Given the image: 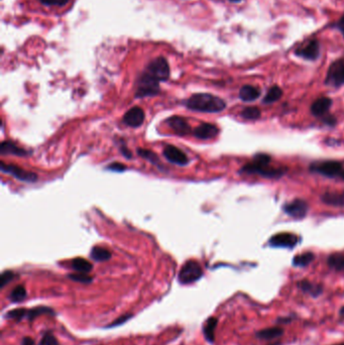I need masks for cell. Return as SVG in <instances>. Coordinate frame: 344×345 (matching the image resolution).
Segmentation results:
<instances>
[{"label":"cell","mask_w":344,"mask_h":345,"mask_svg":"<svg viewBox=\"0 0 344 345\" xmlns=\"http://www.w3.org/2000/svg\"><path fill=\"white\" fill-rule=\"evenodd\" d=\"M314 258H315V254L313 252H307L300 254L294 256L292 264L294 266H297V268H304V266H307L308 264H310L314 260Z\"/></svg>","instance_id":"obj_25"},{"label":"cell","mask_w":344,"mask_h":345,"mask_svg":"<svg viewBox=\"0 0 344 345\" xmlns=\"http://www.w3.org/2000/svg\"><path fill=\"white\" fill-rule=\"evenodd\" d=\"M229 2H232V4H238V2H240L242 0H229Z\"/></svg>","instance_id":"obj_43"},{"label":"cell","mask_w":344,"mask_h":345,"mask_svg":"<svg viewBox=\"0 0 344 345\" xmlns=\"http://www.w3.org/2000/svg\"><path fill=\"white\" fill-rule=\"evenodd\" d=\"M16 278V274L12 270H6L2 274V276H0V288L4 289V288L14 278Z\"/></svg>","instance_id":"obj_35"},{"label":"cell","mask_w":344,"mask_h":345,"mask_svg":"<svg viewBox=\"0 0 344 345\" xmlns=\"http://www.w3.org/2000/svg\"><path fill=\"white\" fill-rule=\"evenodd\" d=\"M138 154H140L142 158H146V160H150V162H152L154 164H158V156H156L154 152H150V150H142V148H140V150H138Z\"/></svg>","instance_id":"obj_36"},{"label":"cell","mask_w":344,"mask_h":345,"mask_svg":"<svg viewBox=\"0 0 344 345\" xmlns=\"http://www.w3.org/2000/svg\"><path fill=\"white\" fill-rule=\"evenodd\" d=\"M28 316V309L24 308H18V309H14L8 311L6 314V318L10 319V320H14L16 322H20L22 320H24V318H26Z\"/></svg>","instance_id":"obj_31"},{"label":"cell","mask_w":344,"mask_h":345,"mask_svg":"<svg viewBox=\"0 0 344 345\" xmlns=\"http://www.w3.org/2000/svg\"><path fill=\"white\" fill-rule=\"evenodd\" d=\"M146 72L150 74L160 82L164 81L170 77V68H168V62L164 59V58H158V59L154 60L148 66Z\"/></svg>","instance_id":"obj_10"},{"label":"cell","mask_w":344,"mask_h":345,"mask_svg":"<svg viewBox=\"0 0 344 345\" xmlns=\"http://www.w3.org/2000/svg\"><path fill=\"white\" fill-rule=\"evenodd\" d=\"M217 325H218V319L215 317H210L206 320L203 326L204 337L209 343H213L215 340V329Z\"/></svg>","instance_id":"obj_20"},{"label":"cell","mask_w":344,"mask_h":345,"mask_svg":"<svg viewBox=\"0 0 344 345\" xmlns=\"http://www.w3.org/2000/svg\"><path fill=\"white\" fill-rule=\"evenodd\" d=\"M144 122V112L138 107L134 106L130 108L124 116V122L130 128H138Z\"/></svg>","instance_id":"obj_13"},{"label":"cell","mask_w":344,"mask_h":345,"mask_svg":"<svg viewBox=\"0 0 344 345\" xmlns=\"http://www.w3.org/2000/svg\"><path fill=\"white\" fill-rule=\"evenodd\" d=\"M26 296H28V293H26V288L22 284H18L10 292L8 298L12 303H20L24 301Z\"/></svg>","instance_id":"obj_29"},{"label":"cell","mask_w":344,"mask_h":345,"mask_svg":"<svg viewBox=\"0 0 344 345\" xmlns=\"http://www.w3.org/2000/svg\"><path fill=\"white\" fill-rule=\"evenodd\" d=\"M335 28H337L340 32H341V34L343 36V38H344V14L339 18V20L336 22V24H334V26H333Z\"/></svg>","instance_id":"obj_38"},{"label":"cell","mask_w":344,"mask_h":345,"mask_svg":"<svg viewBox=\"0 0 344 345\" xmlns=\"http://www.w3.org/2000/svg\"><path fill=\"white\" fill-rule=\"evenodd\" d=\"M310 170L315 174H319L328 178L340 177L343 170L342 164L337 160H323L314 162L310 166Z\"/></svg>","instance_id":"obj_4"},{"label":"cell","mask_w":344,"mask_h":345,"mask_svg":"<svg viewBox=\"0 0 344 345\" xmlns=\"http://www.w3.org/2000/svg\"><path fill=\"white\" fill-rule=\"evenodd\" d=\"M38 345H60V343L52 331H46L44 333Z\"/></svg>","instance_id":"obj_33"},{"label":"cell","mask_w":344,"mask_h":345,"mask_svg":"<svg viewBox=\"0 0 344 345\" xmlns=\"http://www.w3.org/2000/svg\"><path fill=\"white\" fill-rule=\"evenodd\" d=\"M272 158L266 154H258L254 156L252 162L246 164L242 168V174L260 175L268 179H280L286 172V168H276L270 166Z\"/></svg>","instance_id":"obj_1"},{"label":"cell","mask_w":344,"mask_h":345,"mask_svg":"<svg viewBox=\"0 0 344 345\" xmlns=\"http://www.w3.org/2000/svg\"><path fill=\"white\" fill-rule=\"evenodd\" d=\"M109 170H116V172H122L126 168V166H124L122 164H120V162H113V164H110L109 166H108Z\"/></svg>","instance_id":"obj_39"},{"label":"cell","mask_w":344,"mask_h":345,"mask_svg":"<svg viewBox=\"0 0 344 345\" xmlns=\"http://www.w3.org/2000/svg\"><path fill=\"white\" fill-rule=\"evenodd\" d=\"M321 201L333 207H344V191H327L321 195Z\"/></svg>","instance_id":"obj_17"},{"label":"cell","mask_w":344,"mask_h":345,"mask_svg":"<svg viewBox=\"0 0 344 345\" xmlns=\"http://www.w3.org/2000/svg\"><path fill=\"white\" fill-rule=\"evenodd\" d=\"M38 2L46 8H65L70 0H38Z\"/></svg>","instance_id":"obj_32"},{"label":"cell","mask_w":344,"mask_h":345,"mask_svg":"<svg viewBox=\"0 0 344 345\" xmlns=\"http://www.w3.org/2000/svg\"><path fill=\"white\" fill-rule=\"evenodd\" d=\"M91 258L95 262H107L111 258V252L104 248H101V246H94L91 250Z\"/></svg>","instance_id":"obj_27"},{"label":"cell","mask_w":344,"mask_h":345,"mask_svg":"<svg viewBox=\"0 0 344 345\" xmlns=\"http://www.w3.org/2000/svg\"><path fill=\"white\" fill-rule=\"evenodd\" d=\"M339 316H340L342 319H344V306L340 309V311H339Z\"/></svg>","instance_id":"obj_42"},{"label":"cell","mask_w":344,"mask_h":345,"mask_svg":"<svg viewBox=\"0 0 344 345\" xmlns=\"http://www.w3.org/2000/svg\"><path fill=\"white\" fill-rule=\"evenodd\" d=\"M168 126L173 130L178 136H186L191 132L189 124L181 116H172L166 120Z\"/></svg>","instance_id":"obj_16"},{"label":"cell","mask_w":344,"mask_h":345,"mask_svg":"<svg viewBox=\"0 0 344 345\" xmlns=\"http://www.w3.org/2000/svg\"><path fill=\"white\" fill-rule=\"evenodd\" d=\"M282 335H284V330L280 327L266 328V329L260 330L256 333V337L258 339H264V340H274V339L282 337Z\"/></svg>","instance_id":"obj_21"},{"label":"cell","mask_w":344,"mask_h":345,"mask_svg":"<svg viewBox=\"0 0 344 345\" xmlns=\"http://www.w3.org/2000/svg\"><path fill=\"white\" fill-rule=\"evenodd\" d=\"M202 276L203 270L200 264L196 260H188L182 266L178 276V280L182 284H190L200 280Z\"/></svg>","instance_id":"obj_5"},{"label":"cell","mask_w":344,"mask_h":345,"mask_svg":"<svg viewBox=\"0 0 344 345\" xmlns=\"http://www.w3.org/2000/svg\"><path fill=\"white\" fill-rule=\"evenodd\" d=\"M282 88L276 86V85H274V86L270 87L268 90L266 96L262 99V102L264 104H272V103H274V102L278 101L282 98Z\"/></svg>","instance_id":"obj_26"},{"label":"cell","mask_w":344,"mask_h":345,"mask_svg":"<svg viewBox=\"0 0 344 345\" xmlns=\"http://www.w3.org/2000/svg\"><path fill=\"white\" fill-rule=\"evenodd\" d=\"M324 122L328 126H334L336 124V120L333 116H326L324 120Z\"/></svg>","instance_id":"obj_41"},{"label":"cell","mask_w":344,"mask_h":345,"mask_svg":"<svg viewBox=\"0 0 344 345\" xmlns=\"http://www.w3.org/2000/svg\"><path fill=\"white\" fill-rule=\"evenodd\" d=\"M158 83H160L158 80H156L148 72H144L138 80L136 97L144 98L148 96L156 95L160 91Z\"/></svg>","instance_id":"obj_6"},{"label":"cell","mask_w":344,"mask_h":345,"mask_svg":"<svg viewBox=\"0 0 344 345\" xmlns=\"http://www.w3.org/2000/svg\"><path fill=\"white\" fill-rule=\"evenodd\" d=\"M42 315H52V316H54L56 313L54 311L50 308V307H46V306H38V307H34V308H32V309H28V316H26V319L28 321H34L36 318H38V316H42Z\"/></svg>","instance_id":"obj_22"},{"label":"cell","mask_w":344,"mask_h":345,"mask_svg":"<svg viewBox=\"0 0 344 345\" xmlns=\"http://www.w3.org/2000/svg\"><path fill=\"white\" fill-rule=\"evenodd\" d=\"M282 210L286 214L289 216L300 220L307 216V213L309 211V205L308 203L303 199H295L289 203H286L282 206Z\"/></svg>","instance_id":"obj_8"},{"label":"cell","mask_w":344,"mask_h":345,"mask_svg":"<svg viewBox=\"0 0 344 345\" xmlns=\"http://www.w3.org/2000/svg\"><path fill=\"white\" fill-rule=\"evenodd\" d=\"M164 156L170 162L179 166H185L189 162L186 154L175 146H166L164 150Z\"/></svg>","instance_id":"obj_12"},{"label":"cell","mask_w":344,"mask_h":345,"mask_svg":"<svg viewBox=\"0 0 344 345\" xmlns=\"http://www.w3.org/2000/svg\"><path fill=\"white\" fill-rule=\"evenodd\" d=\"M194 136L199 140H211L218 136L219 128L212 124H201L194 132Z\"/></svg>","instance_id":"obj_15"},{"label":"cell","mask_w":344,"mask_h":345,"mask_svg":"<svg viewBox=\"0 0 344 345\" xmlns=\"http://www.w3.org/2000/svg\"><path fill=\"white\" fill-rule=\"evenodd\" d=\"M0 166H2V170L8 174L12 175L14 178H16L20 181L22 182H28V183H34L38 180V175L34 172H28L18 166L14 164H6L4 162H0Z\"/></svg>","instance_id":"obj_9"},{"label":"cell","mask_w":344,"mask_h":345,"mask_svg":"<svg viewBox=\"0 0 344 345\" xmlns=\"http://www.w3.org/2000/svg\"><path fill=\"white\" fill-rule=\"evenodd\" d=\"M132 314H124V315H122L120 316L118 319H116L114 321H112L109 325L106 326V328H114V327H118V326H120L122 324H124L126 322H128L130 319L132 318Z\"/></svg>","instance_id":"obj_37"},{"label":"cell","mask_w":344,"mask_h":345,"mask_svg":"<svg viewBox=\"0 0 344 345\" xmlns=\"http://www.w3.org/2000/svg\"><path fill=\"white\" fill-rule=\"evenodd\" d=\"M262 95V90L252 85H244L240 90V99L244 102H252L258 99Z\"/></svg>","instance_id":"obj_19"},{"label":"cell","mask_w":344,"mask_h":345,"mask_svg":"<svg viewBox=\"0 0 344 345\" xmlns=\"http://www.w3.org/2000/svg\"><path fill=\"white\" fill-rule=\"evenodd\" d=\"M69 278H71L74 282H82V284H89L92 282V278L90 276H88L87 274L84 272H78V274H70Z\"/></svg>","instance_id":"obj_34"},{"label":"cell","mask_w":344,"mask_h":345,"mask_svg":"<svg viewBox=\"0 0 344 345\" xmlns=\"http://www.w3.org/2000/svg\"><path fill=\"white\" fill-rule=\"evenodd\" d=\"M188 109L205 113H218L226 108V102L215 95L209 93H198L192 95L187 101Z\"/></svg>","instance_id":"obj_2"},{"label":"cell","mask_w":344,"mask_h":345,"mask_svg":"<svg viewBox=\"0 0 344 345\" xmlns=\"http://www.w3.org/2000/svg\"><path fill=\"white\" fill-rule=\"evenodd\" d=\"M0 150H2V154H14L18 156H24L26 154V152L24 148H18L16 144H14L12 142H4L0 146Z\"/></svg>","instance_id":"obj_24"},{"label":"cell","mask_w":344,"mask_h":345,"mask_svg":"<svg viewBox=\"0 0 344 345\" xmlns=\"http://www.w3.org/2000/svg\"><path fill=\"white\" fill-rule=\"evenodd\" d=\"M340 178H342L343 180H344V170H342V172H341V175H340Z\"/></svg>","instance_id":"obj_44"},{"label":"cell","mask_w":344,"mask_h":345,"mask_svg":"<svg viewBox=\"0 0 344 345\" xmlns=\"http://www.w3.org/2000/svg\"><path fill=\"white\" fill-rule=\"evenodd\" d=\"M72 268H73V270H75L78 272L88 274L92 270L93 266L90 262H88L87 260H85L83 258H76L72 260Z\"/></svg>","instance_id":"obj_28"},{"label":"cell","mask_w":344,"mask_h":345,"mask_svg":"<svg viewBox=\"0 0 344 345\" xmlns=\"http://www.w3.org/2000/svg\"><path fill=\"white\" fill-rule=\"evenodd\" d=\"M336 345H344V343H339V344H336Z\"/></svg>","instance_id":"obj_45"},{"label":"cell","mask_w":344,"mask_h":345,"mask_svg":"<svg viewBox=\"0 0 344 345\" xmlns=\"http://www.w3.org/2000/svg\"><path fill=\"white\" fill-rule=\"evenodd\" d=\"M295 54L306 61H316L320 56V44L317 40H310L296 48Z\"/></svg>","instance_id":"obj_7"},{"label":"cell","mask_w":344,"mask_h":345,"mask_svg":"<svg viewBox=\"0 0 344 345\" xmlns=\"http://www.w3.org/2000/svg\"><path fill=\"white\" fill-rule=\"evenodd\" d=\"M327 264L330 268L336 272H344V254H332L327 258Z\"/></svg>","instance_id":"obj_23"},{"label":"cell","mask_w":344,"mask_h":345,"mask_svg":"<svg viewBox=\"0 0 344 345\" xmlns=\"http://www.w3.org/2000/svg\"><path fill=\"white\" fill-rule=\"evenodd\" d=\"M22 345H36V342L32 337L26 336V337H24L22 341Z\"/></svg>","instance_id":"obj_40"},{"label":"cell","mask_w":344,"mask_h":345,"mask_svg":"<svg viewBox=\"0 0 344 345\" xmlns=\"http://www.w3.org/2000/svg\"><path fill=\"white\" fill-rule=\"evenodd\" d=\"M332 100L329 97H320L316 99L311 105V113L316 118L325 116L332 106Z\"/></svg>","instance_id":"obj_14"},{"label":"cell","mask_w":344,"mask_h":345,"mask_svg":"<svg viewBox=\"0 0 344 345\" xmlns=\"http://www.w3.org/2000/svg\"><path fill=\"white\" fill-rule=\"evenodd\" d=\"M297 286L303 293H306V294L312 296L313 298H317L323 293L322 284H315V282H310L308 280H299L297 284Z\"/></svg>","instance_id":"obj_18"},{"label":"cell","mask_w":344,"mask_h":345,"mask_svg":"<svg viewBox=\"0 0 344 345\" xmlns=\"http://www.w3.org/2000/svg\"><path fill=\"white\" fill-rule=\"evenodd\" d=\"M324 84L333 88L344 85V58L335 60L329 66Z\"/></svg>","instance_id":"obj_3"},{"label":"cell","mask_w":344,"mask_h":345,"mask_svg":"<svg viewBox=\"0 0 344 345\" xmlns=\"http://www.w3.org/2000/svg\"><path fill=\"white\" fill-rule=\"evenodd\" d=\"M299 242V238L296 234L290 232H282L272 236L268 244L272 248H293Z\"/></svg>","instance_id":"obj_11"},{"label":"cell","mask_w":344,"mask_h":345,"mask_svg":"<svg viewBox=\"0 0 344 345\" xmlns=\"http://www.w3.org/2000/svg\"><path fill=\"white\" fill-rule=\"evenodd\" d=\"M260 115H262L260 110L258 107H254V106L246 107L240 112V116L244 120H258L260 118Z\"/></svg>","instance_id":"obj_30"}]
</instances>
